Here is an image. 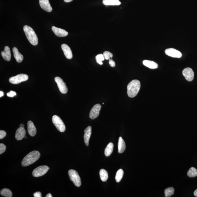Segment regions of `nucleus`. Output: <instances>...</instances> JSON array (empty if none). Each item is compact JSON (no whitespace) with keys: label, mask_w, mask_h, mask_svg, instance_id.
<instances>
[{"label":"nucleus","mask_w":197,"mask_h":197,"mask_svg":"<svg viewBox=\"0 0 197 197\" xmlns=\"http://www.w3.org/2000/svg\"><path fill=\"white\" fill-rule=\"evenodd\" d=\"M141 87L140 82L139 80L131 81L127 86V93L130 98L135 97L138 94Z\"/></svg>","instance_id":"f03ea898"},{"label":"nucleus","mask_w":197,"mask_h":197,"mask_svg":"<svg viewBox=\"0 0 197 197\" xmlns=\"http://www.w3.org/2000/svg\"><path fill=\"white\" fill-rule=\"evenodd\" d=\"M34 196L35 197H42V194H41L40 192H37L34 193Z\"/></svg>","instance_id":"f704fd0d"},{"label":"nucleus","mask_w":197,"mask_h":197,"mask_svg":"<svg viewBox=\"0 0 197 197\" xmlns=\"http://www.w3.org/2000/svg\"><path fill=\"white\" fill-rule=\"evenodd\" d=\"M23 31L27 39L32 45L36 46L38 44V39L34 30L31 27L25 25L23 27Z\"/></svg>","instance_id":"7ed1b4c3"},{"label":"nucleus","mask_w":197,"mask_h":197,"mask_svg":"<svg viewBox=\"0 0 197 197\" xmlns=\"http://www.w3.org/2000/svg\"><path fill=\"white\" fill-rule=\"evenodd\" d=\"M1 55L4 60L7 61H10L11 54L10 48L8 46H6L4 51L1 52Z\"/></svg>","instance_id":"a211bd4d"},{"label":"nucleus","mask_w":197,"mask_h":197,"mask_svg":"<svg viewBox=\"0 0 197 197\" xmlns=\"http://www.w3.org/2000/svg\"><path fill=\"white\" fill-rule=\"evenodd\" d=\"M103 3L106 6H118L121 4L119 0H103Z\"/></svg>","instance_id":"4be33fe9"},{"label":"nucleus","mask_w":197,"mask_h":197,"mask_svg":"<svg viewBox=\"0 0 197 197\" xmlns=\"http://www.w3.org/2000/svg\"><path fill=\"white\" fill-rule=\"evenodd\" d=\"M92 133V128L91 126H89L87 127L85 130V135H84V139L86 145L87 146L89 145V140Z\"/></svg>","instance_id":"dca6fc26"},{"label":"nucleus","mask_w":197,"mask_h":197,"mask_svg":"<svg viewBox=\"0 0 197 197\" xmlns=\"http://www.w3.org/2000/svg\"><path fill=\"white\" fill-rule=\"evenodd\" d=\"M28 76L27 74H20L17 76L12 77L9 79V82L10 83L14 85L18 84L22 82H25L28 80Z\"/></svg>","instance_id":"0eeeda50"},{"label":"nucleus","mask_w":197,"mask_h":197,"mask_svg":"<svg viewBox=\"0 0 197 197\" xmlns=\"http://www.w3.org/2000/svg\"><path fill=\"white\" fill-rule=\"evenodd\" d=\"M109 65H110V66H112V67H113L115 66V62H114L111 59L109 60Z\"/></svg>","instance_id":"72a5a7b5"},{"label":"nucleus","mask_w":197,"mask_h":197,"mask_svg":"<svg viewBox=\"0 0 197 197\" xmlns=\"http://www.w3.org/2000/svg\"><path fill=\"white\" fill-rule=\"evenodd\" d=\"M101 105L99 104H95L92 108L90 113V117L92 120H94L99 115Z\"/></svg>","instance_id":"1a4fd4ad"},{"label":"nucleus","mask_w":197,"mask_h":197,"mask_svg":"<svg viewBox=\"0 0 197 197\" xmlns=\"http://www.w3.org/2000/svg\"><path fill=\"white\" fill-rule=\"evenodd\" d=\"M17 93L11 90L9 93H7V95L8 96L10 97H13L14 96L16 95Z\"/></svg>","instance_id":"473e14b6"},{"label":"nucleus","mask_w":197,"mask_h":197,"mask_svg":"<svg viewBox=\"0 0 197 197\" xmlns=\"http://www.w3.org/2000/svg\"><path fill=\"white\" fill-rule=\"evenodd\" d=\"M49 169L50 168L49 167L46 166L38 167L33 171V176L36 177H41L49 171Z\"/></svg>","instance_id":"423d86ee"},{"label":"nucleus","mask_w":197,"mask_h":197,"mask_svg":"<svg viewBox=\"0 0 197 197\" xmlns=\"http://www.w3.org/2000/svg\"><path fill=\"white\" fill-rule=\"evenodd\" d=\"M194 195L196 197H197V189L194 192Z\"/></svg>","instance_id":"4c0bfd02"},{"label":"nucleus","mask_w":197,"mask_h":197,"mask_svg":"<svg viewBox=\"0 0 197 197\" xmlns=\"http://www.w3.org/2000/svg\"><path fill=\"white\" fill-rule=\"evenodd\" d=\"M24 138H25V139H26V138H27V136H25V137H24Z\"/></svg>","instance_id":"a19ab883"},{"label":"nucleus","mask_w":197,"mask_h":197,"mask_svg":"<svg viewBox=\"0 0 197 197\" xmlns=\"http://www.w3.org/2000/svg\"><path fill=\"white\" fill-rule=\"evenodd\" d=\"M1 196L4 197H12V192L9 189L4 188L1 190L0 192Z\"/></svg>","instance_id":"393cba45"},{"label":"nucleus","mask_w":197,"mask_h":197,"mask_svg":"<svg viewBox=\"0 0 197 197\" xmlns=\"http://www.w3.org/2000/svg\"><path fill=\"white\" fill-rule=\"evenodd\" d=\"M26 131L24 128L20 127L16 132L15 139L18 141L21 140L26 136Z\"/></svg>","instance_id":"2eb2a0df"},{"label":"nucleus","mask_w":197,"mask_h":197,"mask_svg":"<svg viewBox=\"0 0 197 197\" xmlns=\"http://www.w3.org/2000/svg\"><path fill=\"white\" fill-rule=\"evenodd\" d=\"M61 48L66 58L68 59H71L72 58L73 55L72 51L69 46L66 44H63L61 45Z\"/></svg>","instance_id":"4468645a"},{"label":"nucleus","mask_w":197,"mask_h":197,"mask_svg":"<svg viewBox=\"0 0 197 197\" xmlns=\"http://www.w3.org/2000/svg\"><path fill=\"white\" fill-rule=\"evenodd\" d=\"M55 80L58 85V87L60 91L63 94L67 93L68 89L66 83L63 82L62 79L59 77L55 78Z\"/></svg>","instance_id":"6e6552de"},{"label":"nucleus","mask_w":197,"mask_h":197,"mask_svg":"<svg viewBox=\"0 0 197 197\" xmlns=\"http://www.w3.org/2000/svg\"><path fill=\"white\" fill-rule=\"evenodd\" d=\"M68 174L70 179L73 182L74 185L77 187H80L82 182L80 176L77 171L71 169L68 171Z\"/></svg>","instance_id":"20e7f679"},{"label":"nucleus","mask_w":197,"mask_h":197,"mask_svg":"<svg viewBox=\"0 0 197 197\" xmlns=\"http://www.w3.org/2000/svg\"><path fill=\"white\" fill-rule=\"evenodd\" d=\"M72 1L73 0H64L65 2L67 3L71 2V1Z\"/></svg>","instance_id":"58836bf2"},{"label":"nucleus","mask_w":197,"mask_h":197,"mask_svg":"<svg viewBox=\"0 0 197 197\" xmlns=\"http://www.w3.org/2000/svg\"><path fill=\"white\" fill-rule=\"evenodd\" d=\"M100 177L103 182H106L108 178V174L107 171L104 169H101L99 172Z\"/></svg>","instance_id":"b1692460"},{"label":"nucleus","mask_w":197,"mask_h":197,"mask_svg":"<svg viewBox=\"0 0 197 197\" xmlns=\"http://www.w3.org/2000/svg\"><path fill=\"white\" fill-rule=\"evenodd\" d=\"M187 175L190 177H195L197 176V170L196 168L192 167L187 172Z\"/></svg>","instance_id":"bb28decb"},{"label":"nucleus","mask_w":197,"mask_h":197,"mask_svg":"<svg viewBox=\"0 0 197 197\" xmlns=\"http://www.w3.org/2000/svg\"><path fill=\"white\" fill-rule=\"evenodd\" d=\"M52 122L57 129L61 132H63L66 130V126L63 120L58 116L54 115L52 118Z\"/></svg>","instance_id":"39448f33"},{"label":"nucleus","mask_w":197,"mask_h":197,"mask_svg":"<svg viewBox=\"0 0 197 197\" xmlns=\"http://www.w3.org/2000/svg\"><path fill=\"white\" fill-rule=\"evenodd\" d=\"M40 153L37 151L34 150L28 154L22 161L21 165L23 167L27 166L36 162L40 157Z\"/></svg>","instance_id":"f257e3e1"},{"label":"nucleus","mask_w":197,"mask_h":197,"mask_svg":"<svg viewBox=\"0 0 197 197\" xmlns=\"http://www.w3.org/2000/svg\"><path fill=\"white\" fill-rule=\"evenodd\" d=\"M174 193V190L173 187H169L165 190V195L166 197H169L172 196Z\"/></svg>","instance_id":"cd10ccee"},{"label":"nucleus","mask_w":197,"mask_h":197,"mask_svg":"<svg viewBox=\"0 0 197 197\" xmlns=\"http://www.w3.org/2000/svg\"><path fill=\"white\" fill-rule=\"evenodd\" d=\"M4 92H3L2 91H0V97H2L3 96H4Z\"/></svg>","instance_id":"c9c22d12"},{"label":"nucleus","mask_w":197,"mask_h":197,"mask_svg":"<svg viewBox=\"0 0 197 197\" xmlns=\"http://www.w3.org/2000/svg\"><path fill=\"white\" fill-rule=\"evenodd\" d=\"M52 29L55 35L58 37H64L68 36V33L65 30L57 28L55 26L52 27Z\"/></svg>","instance_id":"f8f14e48"},{"label":"nucleus","mask_w":197,"mask_h":197,"mask_svg":"<svg viewBox=\"0 0 197 197\" xmlns=\"http://www.w3.org/2000/svg\"><path fill=\"white\" fill-rule=\"evenodd\" d=\"M52 195L50 193L47 194V195H46V197H52Z\"/></svg>","instance_id":"e433bc0d"},{"label":"nucleus","mask_w":197,"mask_h":197,"mask_svg":"<svg viewBox=\"0 0 197 197\" xmlns=\"http://www.w3.org/2000/svg\"><path fill=\"white\" fill-rule=\"evenodd\" d=\"M28 134L31 136H34L36 134V129L33 122L29 120L27 123Z\"/></svg>","instance_id":"f3484780"},{"label":"nucleus","mask_w":197,"mask_h":197,"mask_svg":"<svg viewBox=\"0 0 197 197\" xmlns=\"http://www.w3.org/2000/svg\"><path fill=\"white\" fill-rule=\"evenodd\" d=\"M24 126L25 125L23 124H21L20 125V127H21V128H24Z\"/></svg>","instance_id":"ea45409f"},{"label":"nucleus","mask_w":197,"mask_h":197,"mask_svg":"<svg viewBox=\"0 0 197 197\" xmlns=\"http://www.w3.org/2000/svg\"><path fill=\"white\" fill-rule=\"evenodd\" d=\"M39 4L41 8L48 12H51L52 7L49 3V0H39Z\"/></svg>","instance_id":"ddd939ff"},{"label":"nucleus","mask_w":197,"mask_h":197,"mask_svg":"<svg viewBox=\"0 0 197 197\" xmlns=\"http://www.w3.org/2000/svg\"><path fill=\"white\" fill-rule=\"evenodd\" d=\"M12 52H13L14 58H15L17 62L21 63L23 59V55L19 52L18 49L17 47H14L12 49Z\"/></svg>","instance_id":"6ab92c4d"},{"label":"nucleus","mask_w":197,"mask_h":197,"mask_svg":"<svg viewBox=\"0 0 197 197\" xmlns=\"http://www.w3.org/2000/svg\"><path fill=\"white\" fill-rule=\"evenodd\" d=\"M165 53L168 56L174 58H179L182 56V54L179 50L174 48H168L165 50Z\"/></svg>","instance_id":"9b49d317"},{"label":"nucleus","mask_w":197,"mask_h":197,"mask_svg":"<svg viewBox=\"0 0 197 197\" xmlns=\"http://www.w3.org/2000/svg\"><path fill=\"white\" fill-rule=\"evenodd\" d=\"M125 144L124 141L121 136L119 139L118 143V152L119 153H122L125 151Z\"/></svg>","instance_id":"412c9836"},{"label":"nucleus","mask_w":197,"mask_h":197,"mask_svg":"<svg viewBox=\"0 0 197 197\" xmlns=\"http://www.w3.org/2000/svg\"><path fill=\"white\" fill-rule=\"evenodd\" d=\"M6 149V146L4 144L2 143L0 144V154L1 155L5 152Z\"/></svg>","instance_id":"7c9ffc66"},{"label":"nucleus","mask_w":197,"mask_h":197,"mask_svg":"<svg viewBox=\"0 0 197 197\" xmlns=\"http://www.w3.org/2000/svg\"><path fill=\"white\" fill-rule=\"evenodd\" d=\"M123 171L122 169H119L117 171V174H116L115 179L117 182H120L123 177Z\"/></svg>","instance_id":"a878e982"},{"label":"nucleus","mask_w":197,"mask_h":197,"mask_svg":"<svg viewBox=\"0 0 197 197\" xmlns=\"http://www.w3.org/2000/svg\"><path fill=\"white\" fill-rule=\"evenodd\" d=\"M114 144L112 142L108 144L105 149L104 153L106 156L109 157L112 154L113 150Z\"/></svg>","instance_id":"5701e85b"},{"label":"nucleus","mask_w":197,"mask_h":197,"mask_svg":"<svg viewBox=\"0 0 197 197\" xmlns=\"http://www.w3.org/2000/svg\"><path fill=\"white\" fill-rule=\"evenodd\" d=\"M96 62L100 65H103L102 61H104L105 59L104 55L103 54H100L97 55L96 58Z\"/></svg>","instance_id":"c85d7f7f"},{"label":"nucleus","mask_w":197,"mask_h":197,"mask_svg":"<svg viewBox=\"0 0 197 197\" xmlns=\"http://www.w3.org/2000/svg\"><path fill=\"white\" fill-rule=\"evenodd\" d=\"M143 63L144 66L150 68V69H155L158 67V64L153 61L144 60L143 61Z\"/></svg>","instance_id":"aec40b11"},{"label":"nucleus","mask_w":197,"mask_h":197,"mask_svg":"<svg viewBox=\"0 0 197 197\" xmlns=\"http://www.w3.org/2000/svg\"><path fill=\"white\" fill-rule=\"evenodd\" d=\"M182 74L185 77L186 80L189 82H191L193 80L194 74L191 68L188 67L185 68L182 71Z\"/></svg>","instance_id":"9d476101"},{"label":"nucleus","mask_w":197,"mask_h":197,"mask_svg":"<svg viewBox=\"0 0 197 197\" xmlns=\"http://www.w3.org/2000/svg\"><path fill=\"white\" fill-rule=\"evenodd\" d=\"M103 55H104L105 59L106 60H109L111 58H112L113 57V54L111 52L108 51H105L103 53Z\"/></svg>","instance_id":"c756f323"},{"label":"nucleus","mask_w":197,"mask_h":197,"mask_svg":"<svg viewBox=\"0 0 197 197\" xmlns=\"http://www.w3.org/2000/svg\"><path fill=\"white\" fill-rule=\"evenodd\" d=\"M6 136V133L4 130L0 131V139H2Z\"/></svg>","instance_id":"2f4dec72"}]
</instances>
